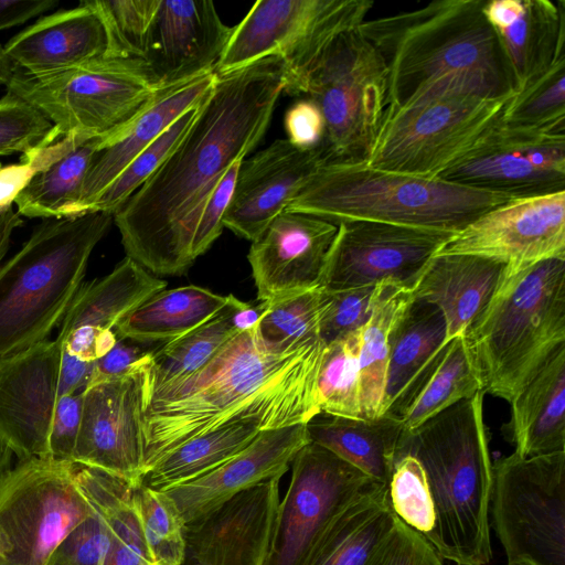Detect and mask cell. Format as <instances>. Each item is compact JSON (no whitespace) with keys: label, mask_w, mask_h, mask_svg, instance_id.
Segmentation results:
<instances>
[{"label":"cell","mask_w":565,"mask_h":565,"mask_svg":"<svg viewBox=\"0 0 565 565\" xmlns=\"http://www.w3.org/2000/svg\"><path fill=\"white\" fill-rule=\"evenodd\" d=\"M502 122L518 128L565 131V60L516 92Z\"/></svg>","instance_id":"cell-44"},{"label":"cell","mask_w":565,"mask_h":565,"mask_svg":"<svg viewBox=\"0 0 565 565\" xmlns=\"http://www.w3.org/2000/svg\"><path fill=\"white\" fill-rule=\"evenodd\" d=\"M22 224L21 216L11 206L0 209V262L7 254L13 231Z\"/></svg>","instance_id":"cell-57"},{"label":"cell","mask_w":565,"mask_h":565,"mask_svg":"<svg viewBox=\"0 0 565 565\" xmlns=\"http://www.w3.org/2000/svg\"><path fill=\"white\" fill-rule=\"evenodd\" d=\"M215 73L159 93L127 128L95 154L85 177L76 215L93 204L121 171L186 111L196 108L211 90Z\"/></svg>","instance_id":"cell-28"},{"label":"cell","mask_w":565,"mask_h":565,"mask_svg":"<svg viewBox=\"0 0 565 565\" xmlns=\"http://www.w3.org/2000/svg\"><path fill=\"white\" fill-rule=\"evenodd\" d=\"M226 305L227 296L195 285L163 289L128 312L114 330L118 339L164 344L205 323Z\"/></svg>","instance_id":"cell-35"},{"label":"cell","mask_w":565,"mask_h":565,"mask_svg":"<svg viewBox=\"0 0 565 565\" xmlns=\"http://www.w3.org/2000/svg\"><path fill=\"white\" fill-rule=\"evenodd\" d=\"M18 71V66L7 54L4 46L0 44V85H8Z\"/></svg>","instance_id":"cell-58"},{"label":"cell","mask_w":565,"mask_h":565,"mask_svg":"<svg viewBox=\"0 0 565 565\" xmlns=\"http://www.w3.org/2000/svg\"><path fill=\"white\" fill-rule=\"evenodd\" d=\"M306 427L311 443L387 486L403 433L401 418L384 414L364 419L320 413Z\"/></svg>","instance_id":"cell-33"},{"label":"cell","mask_w":565,"mask_h":565,"mask_svg":"<svg viewBox=\"0 0 565 565\" xmlns=\"http://www.w3.org/2000/svg\"><path fill=\"white\" fill-rule=\"evenodd\" d=\"M508 100L447 93L402 108L387 106L365 163L438 178L502 119Z\"/></svg>","instance_id":"cell-10"},{"label":"cell","mask_w":565,"mask_h":565,"mask_svg":"<svg viewBox=\"0 0 565 565\" xmlns=\"http://www.w3.org/2000/svg\"><path fill=\"white\" fill-rule=\"evenodd\" d=\"M4 49L21 72L44 77L106 58L108 40L97 12L82 1L76 8L39 19Z\"/></svg>","instance_id":"cell-26"},{"label":"cell","mask_w":565,"mask_h":565,"mask_svg":"<svg viewBox=\"0 0 565 565\" xmlns=\"http://www.w3.org/2000/svg\"><path fill=\"white\" fill-rule=\"evenodd\" d=\"M360 334L361 329L327 344L318 376L320 413L361 418Z\"/></svg>","instance_id":"cell-42"},{"label":"cell","mask_w":565,"mask_h":565,"mask_svg":"<svg viewBox=\"0 0 565 565\" xmlns=\"http://www.w3.org/2000/svg\"><path fill=\"white\" fill-rule=\"evenodd\" d=\"M267 429L260 419L230 420L162 456L143 475L141 483L168 491L198 479L237 455Z\"/></svg>","instance_id":"cell-37"},{"label":"cell","mask_w":565,"mask_h":565,"mask_svg":"<svg viewBox=\"0 0 565 565\" xmlns=\"http://www.w3.org/2000/svg\"><path fill=\"white\" fill-rule=\"evenodd\" d=\"M375 285L327 291L319 338L327 344L361 329L370 318Z\"/></svg>","instance_id":"cell-49"},{"label":"cell","mask_w":565,"mask_h":565,"mask_svg":"<svg viewBox=\"0 0 565 565\" xmlns=\"http://www.w3.org/2000/svg\"><path fill=\"white\" fill-rule=\"evenodd\" d=\"M443 559L420 534L397 520L366 565H443Z\"/></svg>","instance_id":"cell-50"},{"label":"cell","mask_w":565,"mask_h":565,"mask_svg":"<svg viewBox=\"0 0 565 565\" xmlns=\"http://www.w3.org/2000/svg\"><path fill=\"white\" fill-rule=\"evenodd\" d=\"M508 565H531L529 563H513V564H508Z\"/></svg>","instance_id":"cell-60"},{"label":"cell","mask_w":565,"mask_h":565,"mask_svg":"<svg viewBox=\"0 0 565 565\" xmlns=\"http://www.w3.org/2000/svg\"><path fill=\"white\" fill-rule=\"evenodd\" d=\"M241 161L226 171L203 205L191 246L194 260L212 246L224 228L223 221L233 198Z\"/></svg>","instance_id":"cell-51"},{"label":"cell","mask_w":565,"mask_h":565,"mask_svg":"<svg viewBox=\"0 0 565 565\" xmlns=\"http://www.w3.org/2000/svg\"><path fill=\"white\" fill-rule=\"evenodd\" d=\"M108 40L106 58L143 60L151 24L160 0H92Z\"/></svg>","instance_id":"cell-45"},{"label":"cell","mask_w":565,"mask_h":565,"mask_svg":"<svg viewBox=\"0 0 565 565\" xmlns=\"http://www.w3.org/2000/svg\"><path fill=\"white\" fill-rule=\"evenodd\" d=\"M198 107L183 114L141 151L99 195L90 212L99 211L114 215L150 179L177 147L191 126Z\"/></svg>","instance_id":"cell-46"},{"label":"cell","mask_w":565,"mask_h":565,"mask_svg":"<svg viewBox=\"0 0 565 565\" xmlns=\"http://www.w3.org/2000/svg\"><path fill=\"white\" fill-rule=\"evenodd\" d=\"M53 125L39 110L12 93L0 99V156L26 154L42 147Z\"/></svg>","instance_id":"cell-47"},{"label":"cell","mask_w":565,"mask_h":565,"mask_svg":"<svg viewBox=\"0 0 565 565\" xmlns=\"http://www.w3.org/2000/svg\"><path fill=\"white\" fill-rule=\"evenodd\" d=\"M482 391L465 335L451 339L431 372L401 415L403 431H411L443 411ZM483 392V391H482Z\"/></svg>","instance_id":"cell-39"},{"label":"cell","mask_w":565,"mask_h":565,"mask_svg":"<svg viewBox=\"0 0 565 565\" xmlns=\"http://www.w3.org/2000/svg\"><path fill=\"white\" fill-rule=\"evenodd\" d=\"M232 31L212 1L160 0L143 57L158 89L215 73Z\"/></svg>","instance_id":"cell-20"},{"label":"cell","mask_w":565,"mask_h":565,"mask_svg":"<svg viewBox=\"0 0 565 565\" xmlns=\"http://www.w3.org/2000/svg\"><path fill=\"white\" fill-rule=\"evenodd\" d=\"M372 0H259L233 28L215 67L225 74L270 56L287 67L285 90L291 95L310 65L341 34L356 30Z\"/></svg>","instance_id":"cell-11"},{"label":"cell","mask_w":565,"mask_h":565,"mask_svg":"<svg viewBox=\"0 0 565 565\" xmlns=\"http://www.w3.org/2000/svg\"><path fill=\"white\" fill-rule=\"evenodd\" d=\"M414 300L412 288L393 280L375 285L370 318L361 328V418L381 416L393 333Z\"/></svg>","instance_id":"cell-36"},{"label":"cell","mask_w":565,"mask_h":565,"mask_svg":"<svg viewBox=\"0 0 565 565\" xmlns=\"http://www.w3.org/2000/svg\"><path fill=\"white\" fill-rule=\"evenodd\" d=\"M508 426L521 457L565 451V345L511 403Z\"/></svg>","instance_id":"cell-32"},{"label":"cell","mask_w":565,"mask_h":565,"mask_svg":"<svg viewBox=\"0 0 565 565\" xmlns=\"http://www.w3.org/2000/svg\"><path fill=\"white\" fill-rule=\"evenodd\" d=\"M236 300L228 295L225 308L212 319L151 351L150 395L192 375L239 333L232 321Z\"/></svg>","instance_id":"cell-40"},{"label":"cell","mask_w":565,"mask_h":565,"mask_svg":"<svg viewBox=\"0 0 565 565\" xmlns=\"http://www.w3.org/2000/svg\"><path fill=\"white\" fill-rule=\"evenodd\" d=\"M92 505V513L63 539L45 565H105L110 545L109 525L103 512Z\"/></svg>","instance_id":"cell-48"},{"label":"cell","mask_w":565,"mask_h":565,"mask_svg":"<svg viewBox=\"0 0 565 565\" xmlns=\"http://www.w3.org/2000/svg\"><path fill=\"white\" fill-rule=\"evenodd\" d=\"M337 225L320 278V287L327 291L383 280L412 288L427 262L454 235L370 221Z\"/></svg>","instance_id":"cell-17"},{"label":"cell","mask_w":565,"mask_h":565,"mask_svg":"<svg viewBox=\"0 0 565 565\" xmlns=\"http://www.w3.org/2000/svg\"><path fill=\"white\" fill-rule=\"evenodd\" d=\"M484 392L403 431L386 486L396 518L458 565L492 557V461Z\"/></svg>","instance_id":"cell-2"},{"label":"cell","mask_w":565,"mask_h":565,"mask_svg":"<svg viewBox=\"0 0 565 565\" xmlns=\"http://www.w3.org/2000/svg\"><path fill=\"white\" fill-rule=\"evenodd\" d=\"M134 503L152 562L183 565L185 523L173 500L164 491L140 483L134 488Z\"/></svg>","instance_id":"cell-43"},{"label":"cell","mask_w":565,"mask_h":565,"mask_svg":"<svg viewBox=\"0 0 565 565\" xmlns=\"http://www.w3.org/2000/svg\"><path fill=\"white\" fill-rule=\"evenodd\" d=\"M62 348L43 340L0 358V438L20 460L50 456Z\"/></svg>","instance_id":"cell-19"},{"label":"cell","mask_w":565,"mask_h":565,"mask_svg":"<svg viewBox=\"0 0 565 565\" xmlns=\"http://www.w3.org/2000/svg\"><path fill=\"white\" fill-rule=\"evenodd\" d=\"M486 0H438L365 20L358 31L383 57L388 106L402 108L447 93L510 99L515 79Z\"/></svg>","instance_id":"cell-4"},{"label":"cell","mask_w":565,"mask_h":565,"mask_svg":"<svg viewBox=\"0 0 565 565\" xmlns=\"http://www.w3.org/2000/svg\"><path fill=\"white\" fill-rule=\"evenodd\" d=\"M254 329L237 333L185 380L150 395L145 473L179 445L230 420L260 419L278 429L320 414L318 376L326 343L318 339L270 354Z\"/></svg>","instance_id":"cell-3"},{"label":"cell","mask_w":565,"mask_h":565,"mask_svg":"<svg viewBox=\"0 0 565 565\" xmlns=\"http://www.w3.org/2000/svg\"><path fill=\"white\" fill-rule=\"evenodd\" d=\"M327 301L321 287L264 301L266 309L255 327L259 347L270 354H282L320 339L319 329Z\"/></svg>","instance_id":"cell-41"},{"label":"cell","mask_w":565,"mask_h":565,"mask_svg":"<svg viewBox=\"0 0 565 565\" xmlns=\"http://www.w3.org/2000/svg\"><path fill=\"white\" fill-rule=\"evenodd\" d=\"M397 520L386 486H376L332 521L306 565H366Z\"/></svg>","instance_id":"cell-34"},{"label":"cell","mask_w":565,"mask_h":565,"mask_svg":"<svg viewBox=\"0 0 565 565\" xmlns=\"http://www.w3.org/2000/svg\"><path fill=\"white\" fill-rule=\"evenodd\" d=\"M483 13L500 40L516 92L565 60V1L490 0Z\"/></svg>","instance_id":"cell-27"},{"label":"cell","mask_w":565,"mask_h":565,"mask_svg":"<svg viewBox=\"0 0 565 565\" xmlns=\"http://www.w3.org/2000/svg\"><path fill=\"white\" fill-rule=\"evenodd\" d=\"M484 394L512 403L565 345V260L504 271L484 310L466 331Z\"/></svg>","instance_id":"cell-5"},{"label":"cell","mask_w":565,"mask_h":565,"mask_svg":"<svg viewBox=\"0 0 565 565\" xmlns=\"http://www.w3.org/2000/svg\"><path fill=\"white\" fill-rule=\"evenodd\" d=\"M287 138L294 146L310 149L322 146L326 125L321 110L309 98L297 100L285 115Z\"/></svg>","instance_id":"cell-53"},{"label":"cell","mask_w":565,"mask_h":565,"mask_svg":"<svg viewBox=\"0 0 565 565\" xmlns=\"http://www.w3.org/2000/svg\"><path fill=\"white\" fill-rule=\"evenodd\" d=\"M103 139L62 138L29 152L40 169L14 203L26 217L75 216L83 184Z\"/></svg>","instance_id":"cell-31"},{"label":"cell","mask_w":565,"mask_h":565,"mask_svg":"<svg viewBox=\"0 0 565 565\" xmlns=\"http://www.w3.org/2000/svg\"><path fill=\"white\" fill-rule=\"evenodd\" d=\"M490 510L508 564L565 565V451L492 463Z\"/></svg>","instance_id":"cell-12"},{"label":"cell","mask_w":565,"mask_h":565,"mask_svg":"<svg viewBox=\"0 0 565 565\" xmlns=\"http://www.w3.org/2000/svg\"><path fill=\"white\" fill-rule=\"evenodd\" d=\"M493 259L513 273L546 259L565 260V191L513 199L454 234L435 255Z\"/></svg>","instance_id":"cell-18"},{"label":"cell","mask_w":565,"mask_h":565,"mask_svg":"<svg viewBox=\"0 0 565 565\" xmlns=\"http://www.w3.org/2000/svg\"><path fill=\"white\" fill-rule=\"evenodd\" d=\"M281 477L246 489L185 524L188 565H264Z\"/></svg>","instance_id":"cell-22"},{"label":"cell","mask_w":565,"mask_h":565,"mask_svg":"<svg viewBox=\"0 0 565 565\" xmlns=\"http://www.w3.org/2000/svg\"><path fill=\"white\" fill-rule=\"evenodd\" d=\"M292 95L321 110L327 162H365L388 106V73L356 30L337 38L310 65Z\"/></svg>","instance_id":"cell-9"},{"label":"cell","mask_w":565,"mask_h":565,"mask_svg":"<svg viewBox=\"0 0 565 565\" xmlns=\"http://www.w3.org/2000/svg\"><path fill=\"white\" fill-rule=\"evenodd\" d=\"M149 351H141L139 347L128 343L127 340L118 339L105 355L94 362L87 387L122 376L145 359Z\"/></svg>","instance_id":"cell-54"},{"label":"cell","mask_w":565,"mask_h":565,"mask_svg":"<svg viewBox=\"0 0 565 565\" xmlns=\"http://www.w3.org/2000/svg\"><path fill=\"white\" fill-rule=\"evenodd\" d=\"M92 511L74 462L51 456L20 460L0 476V565H45Z\"/></svg>","instance_id":"cell-13"},{"label":"cell","mask_w":565,"mask_h":565,"mask_svg":"<svg viewBox=\"0 0 565 565\" xmlns=\"http://www.w3.org/2000/svg\"><path fill=\"white\" fill-rule=\"evenodd\" d=\"M308 443L306 424L262 430L246 448L214 470L164 492L188 524L237 493L273 477H282Z\"/></svg>","instance_id":"cell-25"},{"label":"cell","mask_w":565,"mask_h":565,"mask_svg":"<svg viewBox=\"0 0 565 565\" xmlns=\"http://www.w3.org/2000/svg\"><path fill=\"white\" fill-rule=\"evenodd\" d=\"M7 87L52 122L42 147L62 138H99L100 148L162 92L138 58H102L44 77L19 70Z\"/></svg>","instance_id":"cell-8"},{"label":"cell","mask_w":565,"mask_h":565,"mask_svg":"<svg viewBox=\"0 0 565 565\" xmlns=\"http://www.w3.org/2000/svg\"><path fill=\"white\" fill-rule=\"evenodd\" d=\"M84 391L61 396L55 406L50 437V456L56 460L72 461L77 441Z\"/></svg>","instance_id":"cell-52"},{"label":"cell","mask_w":565,"mask_h":565,"mask_svg":"<svg viewBox=\"0 0 565 565\" xmlns=\"http://www.w3.org/2000/svg\"><path fill=\"white\" fill-rule=\"evenodd\" d=\"M438 178L514 199L565 191V131L501 119Z\"/></svg>","instance_id":"cell-15"},{"label":"cell","mask_w":565,"mask_h":565,"mask_svg":"<svg viewBox=\"0 0 565 565\" xmlns=\"http://www.w3.org/2000/svg\"><path fill=\"white\" fill-rule=\"evenodd\" d=\"M279 56L215 74L195 117L160 168L114 214L127 257L157 275H181L207 198L265 136L286 86Z\"/></svg>","instance_id":"cell-1"},{"label":"cell","mask_w":565,"mask_h":565,"mask_svg":"<svg viewBox=\"0 0 565 565\" xmlns=\"http://www.w3.org/2000/svg\"><path fill=\"white\" fill-rule=\"evenodd\" d=\"M166 286L127 256L105 277L83 284L60 323L62 358L93 363L105 355L118 340L117 323Z\"/></svg>","instance_id":"cell-23"},{"label":"cell","mask_w":565,"mask_h":565,"mask_svg":"<svg viewBox=\"0 0 565 565\" xmlns=\"http://www.w3.org/2000/svg\"><path fill=\"white\" fill-rule=\"evenodd\" d=\"M56 4L54 0H0V30L24 23Z\"/></svg>","instance_id":"cell-56"},{"label":"cell","mask_w":565,"mask_h":565,"mask_svg":"<svg viewBox=\"0 0 565 565\" xmlns=\"http://www.w3.org/2000/svg\"><path fill=\"white\" fill-rule=\"evenodd\" d=\"M338 225L284 211L249 248L247 258L259 301H273L320 287Z\"/></svg>","instance_id":"cell-24"},{"label":"cell","mask_w":565,"mask_h":565,"mask_svg":"<svg viewBox=\"0 0 565 565\" xmlns=\"http://www.w3.org/2000/svg\"><path fill=\"white\" fill-rule=\"evenodd\" d=\"M75 480L108 522L110 545L105 565L152 564L134 503L135 486L103 470L78 463H75Z\"/></svg>","instance_id":"cell-38"},{"label":"cell","mask_w":565,"mask_h":565,"mask_svg":"<svg viewBox=\"0 0 565 565\" xmlns=\"http://www.w3.org/2000/svg\"><path fill=\"white\" fill-rule=\"evenodd\" d=\"M290 466L289 487L278 504L264 565H306L332 521L381 484L311 441Z\"/></svg>","instance_id":"cell-14"},{"label":"cell","mask_w":565,"mask_h":565,"mask_svg":"<svg viewBox=\"0 0 565 565\" xmlns=\"http://www.w3.org/2000/svg\"><path fill=\"white\" fill-rule=\"evenodd\" d=\"M150 565H158V564L152 563V564H150Z\"/></svg>","instance_id":"cell-61"},{"label":"cell","mask_w":565,"mask_h":565,"mask_svg":"<svg viewBox=\"0 0 565 565\" xmlns=\"http://www.w3.org/2000/svg\"><path fill=\"white\" fill-rule=\"evenodd\" d=\"M504 268L503 263L475 255H434L412 286L414 299L441 311L449 342L465 334L484 310Z\"/></svg>","instance_id":"cell-29"},{"label":"cell","mask_w":565,"mask_h":565,"mask_svg":"<svg viewBox=\"0 0 565 565\" xmlns=\"http://www.w3.org/2000/svg\"><path fill=\"white\" fill-rule=\"evenodd\" d=\"M39 170L35 161L22 156L19 163L0 168V209L11 206Z\"/></svg>","instance_id":"cell-55"},{"label":"cell","mask_w":565,"mask_h":565,"mask_svg":"<svg viewBox=\"0 0 565 565\" xmlns=\"http://www.w3.org/2000/svg\"><path fill=\"white\" fill-rule=\"evenodd\" d=\"M326 162L323 146L301 149L288 139H276L243 159L224 227L256 241Z\"/></svg>","instance_id":"cell-21"},{"label":"cell","mask_w":565,"mask_h":565,"mask_svg":"<svg viewBox=\"0 0 565 565\" xmlns=\"http://www.w3.org/2000/svg\"><path fill=\"white\" fill-rule=\"evenodd\" d=\"M447 343L441 311L414 299L392 337L381 416L401 417Z\"/></svg>","instance_id":"cell-30"},{"label":"cell","mask_w":565,"mask_h":565,"mask_svg":"<svg viewBox=\"0 0 565 565\" xmlns=\"http://www.w3.org/2000/svg\"><path fill=\"white\" fill-rule=\"evenodd\" d=\"M2 167V164L0 163V168Z\"/></svg>","instance_id":"cell-62"},{"label":"cell","mask_w":565,"mask_h":565,"mask_svg":"<svg viewBox=\"0 0 565 565\" xmlns=\"http://www.w3.org/2000/svg\"><path fill=\"white\" fill-rule=\"evenodd\" d=\"M150 362L151 351L122 376L84 391L74 463L103 470L135 487L141 483Z\"/></svg>","instance_id":"cell-16"},{"label":"cell","mask_w":565,"mask_h":565,"mask_svg":"<svg viewBox=\"0 0 565 565\" xmlns=\"http://www.w3.org/2000/svg\"><path fill=\"white\" fill-rule=\"evenodd\" d=\"M13 452L0 438V476L11 468Z\"/></svg>","instance_id":"cell-59"},{"label":"cell","mask_w":565,"mask_h":565,"mask_svg":"<svg viewBox=\"0 0 565 565\" xmlns=\"http://www.w3.org/2000/svg\"><path fill=\"white\" fill-rule=\"evenodd\" d=\"M514 198L440 178L326 162L285 211L327 220L370 221L456 234Z\"/></svg>","instance_id":"cell-6"},{"label":"cell","mask_w":565,"mask_h":565,"mask_svg":"<svg viewBox=\"0 0 565 565\" xmlns=\"http://www.w3.org/2000/svg\"><path fill=\"white\" fill-rule=\"evenodd\" d=\"M113 221L99 211L45 218L0 266V358L46 340L60 326Z\"/></svg>","instance_id":"cell-7"}]
</instances>
